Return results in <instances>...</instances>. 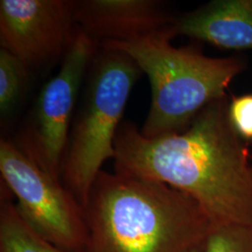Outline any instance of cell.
<instances>
[{
	"label": "cell",
	"instance_id": "1",
	"mask_svg": "<svg viewBox=\"0 0 252 252\" xmlns=\"http://www.w3.org/2000/svg\"><path fill=\"white\" fill-rule=\"evenodd\" d=\"M229 100L207 105L184 131L155 138L123 123L114 145L115 173L187 193L212 228L252 226V154L231 124Z\"/></svg>",
	"mask_w": 252,
	"mask_h": 252
},
{
	"label": "cell",
	"instance_id": "13",
	"mask_svg": "<svg viewBox=\"0 0 252 252\" xmlns=\"http://www.w3.org/2000/svg\"><path fill=\"white\" fill-rule=\"evenodd\" d=\"M228 114L235 132L247 143L252 142V93L229 100Z\"/></svg>",
	"mask_w": 252,
	"mask_h": 252
},
{
	"label": "cell",
	"instance_id": "12",
	"mask_svg": "<svg viewBox=\"0 0 252 252\" xmlns=\"http://www.w3.org/2000/svg\"><path fill=\"white\" fill-rule=\"evenodd\" d=\"M204 252H252V226L212 228L205 241Z\"/></svg>",
	"mask_w": 252,
	"mask_h": 252
},
{
	"label": "cell",
	"instance_id": "3",
	"mask_svg": "<svg viewBox=\"0 0 252 252\" xmlns=\"http://www.w3.org/2000/svg\"><path fill=\"white\" fill-rule=\"evenodd\" d=\"M168 29L129 41L101 45L131 57L151 83L152 103L139 130L146 138L180 133L210 103L227 96L246 62L239 57L214 58L193 45L175 47Z\"/></svg>",
	"mask_w": 252,
	"mask_h": 252
},
{
	"label": "cell",
	"instance_id": "6",
	"mask_svg": "<svg viewBox=\"0 0 252 252\" xmlns=\"http://www.w3.org/2000/svg\"><path fill=\"white\" fill-rule=\"evenodd\" d=\"M97 49V41L78 27L59 71L40 92L32 115L19 135V149L55 180H61L73 110Z\"/></svg>",
	"mask_w": 252,
	"mask_h": 252
},
{
	"label": "cell",
	"instance_id": "9",
	"mask_svg": "<svg viewBox=\"0 0 252 252\" xmlns=\"http://www.w3.org/2000/svg\"><path fill=\"white\" fill-rule=\"evenodd\" d=\"M168 31L173 38L188 36L225 50H252V0L211 1L175 15Z\"/></svg>",
	"mask_w": 252,
	"mask_h": 252
},
{
	"label": "cell",
	"instance_id": "5",
	"mask_svg": "<svg viewBox=\"0 0 252 252\" xmlns=\"http://www.w3.org/2000/svg\"><path fill=\"white\" fill-rule=\"evenodd\" d=\"M0 172L28 225L63 251L83 252L87 241L83 208L60 180L43 171L16 143L3 138Z\"/></svg>",
	"mask_w": 252,
	"mask_h": 252
},
{
	"label": "cell",
	"instance_id": "8",
	"mask_svg": "<svg viewBox=\"0 0 252 252\" xmlns=\"http://www.w3.org/2000/svg\"><path fill=\"white\" fill-rule=\"evenodd\" d=\"M77 26L95 41L129 42L167 30L175 15L156 0L73 1Z\"/></svg>",
	"mask_w": 252,
	"mask_h": 252
},
{
	"label": "cell",
	"instance_id": "4",
	"mask_svg": "<svg viewBox=\"0 0 252 252\" xmlns=\"http://www.w3.org/2000/svg\"><path fill=\"white\" fill-rule=\"evenodd\" d=\"M102 46L92 63L81 109L63 157V186L85 207L103 163L113 159L128 98L142 71L127 54Z\"/></svg>",
	"mask_w": 252,
	"mask_h": 252
},
{
	"label": "cell",
	"instance_id": "14",
	"mask_svg": "<svg viewBox=\"0 0 252 252\" xmlns=\"http://www.w3.org/2000/svg\"><path fill=\"white\" fill-rule=\"evenodd\" d=\"M205 251V243L200 245L197 248H195L194 250H192L190 252H204Z\"/></svg>",
	"mask_w": 252,
	"mask_h": 252
},
{
	"label": "cell",
	"instance_id": "7",
	"mask_svg": "<svg viewBox=\"0 0 252 252\" xmlns=\"http://www.w3.org/2000/svg\"><path fill=\"white\" fill-rule=\"evenodd\" d=\"M77 29L73 1H0L1 49L30 70L63 57Z\"/></svg>",
	"mask_w": 252,
	"mask_h": 252
},
{
	"label": "cell",
	"instance_id": "2",
	"mask_svg": "<svg viewBox=\"0 0 252 252\" xmlns=\"http://www.w3.org/2000/svg\"><path fill=\"white\" fill-rule=\"evenodd\" d=\"M83 252H190L212 226L198 203L158 181L101 171L83 207Z\"/></svg>",
	"mask_w": 252,
	"mask_h": 252
},
{
	"label": "cell",
	"instance_id": "11",
	"mask_svg": "<svg viewBox=\"0 0 252 252\" xmlns=\"http://www.w3.org/2000/svg\"><path fill=\"white\" fill-rule=\"evenodd\" d=\"M30 69L17 57L0 49V113L7 117L16 106L27 87Z\"/></svg>",
	"mask_w": 252,
	"mask_h": 252
},
{
	"label": "cell",
	"instance_id": "10",
	"mask_svg": "<svg viewBox=\"0 0 252 252\" xmlns=\"http://www.w3.org/2000/svg\"><path fill=\"white\" fill-rule=\"evenodd\" d=\"M0 207V252H68L36 233L19 213L16 205L2 190Z\"/></svg>",
	"mask_w": 252,
	"mask_h": 252
}]
</instances>
